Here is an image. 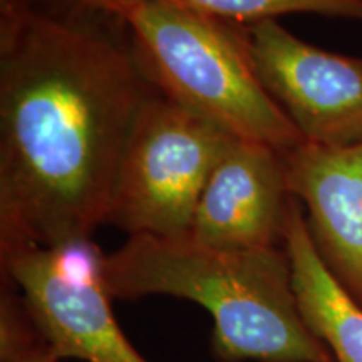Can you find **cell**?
I'll use <instances>...</instances> for the list:
<instances>
[{
    "label": "cell",
    "mask_w": 362,
    "mask_h": 362,
    "mask_svg": "<svg viewBox=\"0 0 362 362\" xmlns=\"http://www.w3.org/2000/svg\"><path fill=\"white\" fill-rule=\"evenodd\" d=\"M155 93L112 13L0 11V247L61 245L106 225Z\"/></svg>",
    "instance_id": "6da1fadb"
},
{
    "label": "cell",
    "mask_w": 362,
    "mask_h": 362,
    "mask_svg": "<svg viewBox=\"0 0 362 362\" xmlns=\"http://www.w3.org/2000/svg\"><path fill=\"white\" fill-rule=\"evenodd\" d=\"M112 298L168 296L214 319L218 362H334L302 320L284 247L220 250L188 237L133 235L106 253Z\"/></svg>",
    "instance_id": "7a4b0ae2"
},
{
    "label": "cell",
    "mask_w": 362,
    "mask_h": 362,
    "mask_svg": "<svg viewBox=\"0 0 362 362\" xmlns=\"http://www.w3.org/2000/svg\"><path fill=\"white\" fill-rule=\"evenodd\" d=\"M149 84L237 139L280 153L304 138L270 96L253 64L247 25L181 0H115Z\"/></svg>",
    "instance_id": "3957f363"
},
{
    "label": "cell",
    "mask_w": 362,
    "mask_h": 362,
    "mask_svg": "<svg viewBox=\"0 0 362 362\" xmlns=\"http://www.w3.org/2000/svg\"><path fill=\"white\" fill-rule=\"evenodd\" d=\"M233 136L155 93L136 119L107 223L133 235L187 237L208 180Z\"/></svg>",
    "instance_id": "277c9868"
},
{
    "label": "cell",
    "mask_w": 362,
    "mask_h": 362,
    "mask_svg": "<svg viewBox=\"0 0 362 362\" xmlns=\"http://www.w3.org/2000/svg\"><path fill=\"white\" fill-rule=\"evenodd\" d=\"M0 267L61 361L149 362L117 324L106 285V253L93 238L0 247Z\"/></svg>",
    "instance_id": "5b68a950"
},
{
    "label": "cell",
    "mask_w": 362,
    "mask_h": 362,
    "mask_svg": "<svg viewBox=\"0 0 362 362\" xmlns=\"http://www.w3.org/2000/svg\"><path fill=\"white\" fill-rule=\"evenodd\" d=\"M247 34L260 81L304 141L362 143V57L324 51L275 19L247 25Z\"/></svg>",
    "instance_id": "8992f818"
},
{
    "label": "cell",
    "mask_w": 362,
    "mask_h": 362,
    "mask_svg": "<svg viewBox=\"0 0 362 362\" xmlns=\"http://www.w3.org/2000/svg\"><path fill=\"white\" fill-rule=\"evenodd\" d=\"M288 202L284 153L233 138L203 189L188 237L220 250L284 247Z\"/></svg>",
    "instance_id": "52a82bcc"
},
{
    "label": "cell",
    "mask_w": 362,
    "mask_h": 362,
    "mask_svg": "<svg viewBox=\"0 0 362 362\" xmlns=\"http://www.w3.org/2000/svg\"><path fill=\"white\" fill-rule=\"evenodd\" d=\"M288 193L307 211L317 252L362 305V143L302 141L284 153Z\"/></svg>",
    "instance_id": "ba28073f"
},
{
    "label": "cell",
    "mask_w": 362,
    "mask_h": 362,
    "mask_svg": "<svg viewBox=\"0 0 362 362\" xmlns=\"http://www.w3.org/2000/svg\"><path fill=\"white\" fill-rule=\"evenodd\" d=\"M284 250L291 264L298 312L312 336L327 347L334 362H362V305L319 255L304 208L292 194Z\"/></svg>",
    "instance_id": "9c48e42d"
},
{
    "label": "cell",
    "mask_w": 362,
    "mask_h": 362,
    "mask_svg": "<svg viewBox=\"0 0 362 362\" xmlns=\"http://www.w3.org/2000/svg\"><path fill=\"white\" fill-rule=\"evenodd\" d=\"M188 6L220 17L250 25L277 19L285 13H319L362 22V0H181Z\"/></svg>",
    "instance_id": "30bf717a"
},
{
    "label": "cell",
    "mask_w": 362,
    "mask_h": 362,
    "mask_svg": "<svg viewBox=\"0 0 362 362\" xmlns=\"http://www.w3.org/2000/svg\"><path fill=\"white\" fill-rule=\"evenodd\" d=\"M115 0H0V11L39 7L56 12H110Z\"/></svg>",
    "instance_id": "8fae6325"
},
{
    "label": "cell",
    "mask_w": 362,
    "mask_h": 362,
    "mask_svg": "<svg viewBox=\"0 0 362 362\" xmlns=\"http://www.w3.org/2000/svg\"><path fill=\"white\" fill-rule=\"evenodd\" d=\"M0 362H62L54 354L47 341H37L30 346L22 347V349L12 351L8 354L0 356Z\"/></svg>",
    "instance_id": "7c38bea8"
}]
</instances>
